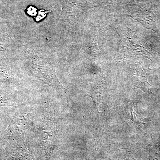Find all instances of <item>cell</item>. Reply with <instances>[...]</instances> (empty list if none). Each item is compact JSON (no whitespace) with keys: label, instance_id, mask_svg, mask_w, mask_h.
I'll return each instance as SVG.
<instances>
[{"label":"cell","instance_id":"6da1fadb","mask_svg":"<svg viewBox=\"0 0 160 160\" xmlns=\"http://www.w3.org/2000/svg\"><path fill=\"white\" fill-rule=\"evenodd\" d=\"M49 12L41 10L39 12L38 14V16L36 18V20L37 21H39L40 20H42V19L46 17L47 12Z\"/></svg>","mask_w":160,"mask_h":160},{"label":"cell","instance_id":"7a4b0ae2","mask_svg":"<svg viewBox=\"0 0 160 160\" xmlns=\"http://www.w3.org/2000/svg\"><path fill=\"white\" fill-rule=\"evenodd\" d=\"M36 12V9H35L33 7H30L29 9V14L31 15H34L35 12Z\"/></svg>","mask_w":160,"mask_h":160}]
</instances>
